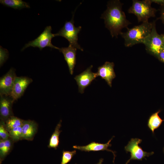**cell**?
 I'll list each match as a JSON object with an SVG mask.
<instances>
[{
    "mask_svg": "<svg viewBox=\"0 0 164 164\" xmlns=\"http://www.w3.org/2000/svg\"><path fill=\"white\" fill-rule=\"evenodd\" d=\"M15 101L10 96L0 95V116L1 120L4 122L14 116L12 106Z\"/></svg>",
    "mask_w": 164,
    "mask_h": 164,
    "instance_id": "11",
    "label": "cell"
},
{
    "mask_svg": "<svg viewBox=\"0 0 164 164\" xmlns=\"http://www.w3.org/2000/svg\"><path fill=\"white\" fill-rule=\"evenodd\" d=\"M163 151L164 153V147L163 148Z\"/></svg>",
    "mask_w": 164,
    "mask_h": 164,
    "instance_id": "31",
    "label": "cell"
},
{
    "mask_svg": "<svg viewBox=\"0 0 164 164\" xmlns=\"http://www.w3.org/2000/svg\"><path fill=\"white\" fill-rule=\"evenodd\" d=\"M5 146L2 160L11 151L14 142L10 138L4 140Z\"/></svg>",
    "mask_w": 164,
    "mask_h": 164,
    "instance_id": "23",
    "label": "cell"
},
{
    "mask_svg": "<svg viewBox=\"0 0 164 164\" xmlns=\"http://www.w3.org/2000/svg\"><path fill=\"white\" fill-rule=\"evenodd\" d=\"M10 138L9 134L5 127V122L0 120V139L6 140Z\"/></svg>",
    "mask_w": 164,
    "mask_h": 164,
    "instance_id": "22",
    "label": "cell"
},
{
    "mask_svg": "<svg viewBox=\"0 0 164 164\" xmlns=\"http://www.w3.org/2000/svg\"><path fill=\"white\" fill-rule=\"evenodd\" d=\"M152 26L153 22L148 21L132 28H127L126 32H121L120 34L124 39L125 46L130 47L137 44L143 43L151 33Z\"/></svg>",
    "mask_w": 164,
    "mask_h": 164,
    "instance_id": "2",
    "label": "cell"
},
{
    "mask_svg": "<svg viewBox=\"0 0 164 164\" xmlns=\"http://www.w3.org/2000/svg\"><path fill=\"white\" fill-rule=\"evenodd\" d=\"M103 160L104 159L103 158H101L99 160L97 164H102Z\"/></svg>",
    "mask_w": 164,
    "mask_h": 164,
    "instance_id": "29",
    "label": "cell"
},
{
    "mask_svg": "<svg viewBox=\"0 0 164 164\" xmlns=\"http://www.w3.org/2000/svg\"><path fill=\"white\" fill-rule=\"evenodd\" d=\"M163 43L162 35L157 32L155 21H154L151 32L145 39L143 43L148 52L158 57L160 53L162 51Z\"/></svg>",
    "mask_w": 164,
    "mask_h": 164,
    "instance_id": "5",
    "label": "cell"
},
{
    "mask_svg": "<svg viewBox=\"0 0 164 164\" xmlns=\"http://www.w3.org/2000/svg\"><path fill=\"white\" fill-rule=\"evenodd\" d=\"M161 111L159 110L152 114L149 117L147 126L153 134L155 130L158 128L161 125L164 120L162 119L159 115Z\"/></svg>",
    "mask_w": 164,
    "mask_h": 164,
    "instance_id": "16",
    "label": "cell"
},
{
    "mask_svg": "<svg viewBox=\"0 0 164 164\" xmlns=\"http://www.w3.org/2000/svg\"></svg>",
    "mask_w": 164,
    "mask_h": 164,
    "instance_id": "32",
    "label": "cell"
},
{
    "mask_svg": "<svg viewBox=\"0 0 164 164\" xmlns=\"http://www.w3.org/2000/svg\"><path fill=\"white\" fill-rule=\"evenodd\" d=\"M15 70L11 68L0 79V95L10 96L16 77Z\"/></svg>",
    "mask_w": 164,
    "mask_h": 164,
    "instance_id": "8",
    "label": "cell"
},
{
    "mask_svg": "<svg viewBox=\"0 0 164 164\" xmlns=\"http://www.w3.org/2000/svg\"><path fill=\"white\" fill-rule=\"evenodd\" d=\"M10 138L14 142L22 140V126L15 128L9 132Z\"/></svg>",
    "mask_w": 164,
    "mask_h": 164,
    "instance_id": "20",
    "label": "cell"
},
{
    "mask_svg": "<svg viewBox=\"0 0 164 164\" xmlns=\"http://www.w3.org/2000/svg\"><path fill=\"white\" fill-rule=\"evenodd\" d=\"M123 5L119 0L110 1L108 2L107 9L101 15V18L104 20L105 26L112 37L117 38L122 29L128 28L131 24L122 10Z\"/></svg>",
    "mask_w": 164,
    "mask_h": 164,
    "instance_id": "1",
    "label": "cell"
},
{
    "mask_svg": "<svg viewBox=\"0 0 164 164\" xmlns=\"http://www.w3.org/2000/svg\"><path fill=\"white\" fill-rule=\"evenodd\" d=\"M75 150L72 151H63L60 164H67L69 162L76 154Z\"/></svg>",
    "mask_w": 164,
    "mask_h": 164,
    "instance_id": "21",
    "label": "cell"
},
{
    "mask_svg": "<svg viewBox=\"0 0 164 164\" xmlns=\"http://www.w3.org/2000/svg\"><path fill=\"white\" fill-rule=\"evenodd\" d=\"M93 65L90 66L85 71L74 77L78 87L79 92L82 94L85 88L90 85L92 81L97 77V73L91 71Z\"/></svg>",
    "mask_w": 164,
    "mask_h": 164,
    "instance_id": "9",
    "label": "cell"
},
{
    "mask_svg": "<svg viewBox=\"0 0 164 164\" xmlns=\"http://www.w3.org/2000/svg\"><path fill=\"white\" fill-rule=\"evenodd\" d=\"M160 11L161 16L160 19L164 23V5L161 6Z\"/></svg>",
    "mask_w": 164,
    "mask_h": 164,
    "instance_id": "26",
    "label": "cell"
},
{
    "mask_svg": "<svg viewBox=\"0 0 164 164\" xmlns=\"http://www.w3.org/2000/svg\"><path fill=\"white\" fill-rule=\"evenodd\" d=\"M158 58L161 61L164 63V52L162 51L159 54Z\"/></svg>",
    "mask_w": 164,
    "mask_h": 164,
    "instance_id": "28",
    "label": "cell"
},
{
    "mask_svg": "<svg viewBox=\"0 0 164 164\" xmlns=\"http://www.w3.org/2000/svg\"><path fill=\"white\" fill-rule=\"evenodd\" d=\"M52 27L50 26H47L43 31L34 40L26 44L22 49L23 50L30 46L38 47L40 50L46 47L59 50V48L53 45L51 43L52 39L55 36V34L51 32Z\"/></svg>",
    "mask_w": 164,
    "mask_h": 164,
    "instance_id": "6",
    "label": "cell"
},
{
    "mask_svg": "<svg viewBox=\"0 0 164 164\" xmlns=\"http://www.w3.org/2000/svg\"><path fill=\"white\" fill-rule=\"evenodd\" d=\"M23 121L14 116H12L5 122V128L9 132L15 128L22 126Z\"/></svg>",
    "mask_w": 164,
    "mask_h": 164,
    "instance_id": "19",
    "label": "cell"
},
{
    "mask_svg": "<svg viewBox=\"0 0 164 164\" xmlns=\"http://www.w3.org/2000/svg\"><path fill=\"white\" fill-rule=\"evenodd\" d=\"M62 120H61L57 125L54 132L51 135L49 140L48 146L49 148H53L56 149L58 147L59 143V137L62 132L60 130L61 126Z\"/></svg>",
    "mask_w": 164,
    "mask_h": 164,
    "instance_id": "17",
    "label": "cell"
},
{
    "mask_svg": "<svg viewBox=\"0 0 164 164\" xmlns=\"http://www.w3.org/2000/svg\"><path fill=\"white\" fill-rule=\"evenodd\" d=\"M81 29V26L76 27L74 25L73 14L71 20L66 21L63 26L55 35L65 38L68 40L70 45L83 51V49L77 42L78 35Z\"/></svg>",
    "mask_w": 164,
    "mask_h": 164,
    "instance_id": "4",
    "label": "cell"
},
{
    "mask_svg": "<svg viewBox=\"0 0 164 164\" xmlns=\"http://www.w3.org/2000/svg\"><path fill=\"white\" fill-rule=\"evenodd\" d=\"M114 137V136H113L107 143L105 144H101L93 142L85 146L74 145L73 148L75 149L85 152L105 150L112 152L114 155V157H115L114 152L108 149V147L111 146V144L110 143Z\"/></svg>",
    "mask_w": 164,
    "mask_h": 164,
    "instance_id": "14",
    "label": "cell"
},
{
    "mask_svg": "<svg viewBox=\"0 0 164 164\" xmlns=\"http://www.w3.org/2000/svg\"><path fill=\"white\" fill-rule=\"evenodd\" d=\"M151 2H154L158 4H159L161 6L164 5V0H151Z\"/></svg>",
    "mask_w": 164,
    "mask_h": 164,
    "instance_id": "27",
    "label": "cell"
},
{
    "mask_svg": "<svg viewBox=\"0 0 164 164\" xmlns=\"http://www.w3.org/2000/svg\"><path fill=\"white\" fill-rule=\"evenodd\" d=\"M114 64L113 62H106L104 64L97 68V76L104 79L110 87L112 86V80L116 75L114 70Z\"/></svg>",
    "mask_w": 164,
    "mask_h": 164,
    "instance_id": "12",
    "label": "cell"
},
{
    "mask_svg": "<svg viewBox=\"0 0 164 164\" xmlns=\"http://www.w3.org/2000/svg\"><path fill=\"white\" fill-rule=\"evenodd\" d=\"M151 0H132V5L128 12L134 14L137 17L138 22L148 21L149 19L155 16L156 9L151 6Z\"/></svg>",
    "mask_w": 164,
    "mask_h": 164,
    "instance_id": "3",
    "label": "cell"
},
{
    "mask_svg": "<svg viewBox=\"0 0 164 164\" xmlns=\"http://www.w3.org/2000/svg\"><path fill=\"white\" fill-rule=\"evenodd\" d=\"M77 49L70 45L68 47L59 48V50L63 54L67 64L69 72L72 75L76 63V55Z\"/></svg>",
    "mask_w": 164,
    "mask_h": 164,
    "instance_id": "13",
    "label": "cell"
},
{
    "mask_svg": "<svg viewBox=\"0 0 164 164\" xmlns=\"http://www.w3.org/2000/svg\"><path fill=\"white\" fill-rule=\"evenodd\" d=\"M22 128V140L32 141L37 132L38 125L34 121L24 120Z\"/></svg>",
    "mask_w": 164,
    "mask_h": 164,
    "instance_id": "15",
    "label": "cell"
},
{
    "mask_svg": "<svg viewBox=\"0 0 164 164\" xmlns=\"http://www.w3.org/2000/svg\"><path fill=\"white\" fill-rule=\"evenodd\" d=\"M162 36H163V50L162 51L164 52V34L163 35H162Z\"/></svg>",
    "mask_w": 164,
    "mask_h": 164,
    "instance_id": "30",
    "label": "cell"
},
{
    "mask_svg": "<svg viewBox=\"0 0 164 164\" xmlns=\"http://www.w3.org/2000/svg\"><path fill=\"white\" fill-rule=\"evenodd\" d=\"M32 81V79L26 77H16L10 95L15 101L23 94L28 85Z\"/></svg>",
    "mask_w": 164,
    "mask_h": 164,
    "instance_id": "10",
    "label": "cell"
},
{
    "mask_svg": "<svg viewBox=\"0 0 164 164\" xmlns=\"http://www.w3.org/2000/svg\"><path fill=\"white\" fill-rule=\"evenodd\" d=\"M5 146L4 140H0V160L1 163L2 160V157L3 155Z\"/></svg>",
    "mask_w": 164,
    "mask_h": 164,
    "instance_id": "25",
    "label": "cell"
},
{
    "mask_svg": "<svg viewBox=\"0 0 164 164\" xmlns=\"http://www.w3.org/2000/svg\"><path fill=\"white\" fill-rule=\"evenodd\" d=\"M9 52L7 49L3 48L1 46L0 48V65L2 66L7 59Z\"/></svg>",
    "mask_w": 164,
    "mask_h": 164,
    "instance_id": "24",
    "label": "cell"
},
{
    "mask_svg": "<svg viewBox=\"0 0 164 164\" xmlns=\"http://www.w3.org/2000/svg\"><path fill=\"white\" fill-rule=\"evenodd\" d=\"M0 3L5 6L15 9H21L30 8L28 3L22 0H1Z\"/></svg>",
    "mask_w": 164,
    "mask_h": 164,
    "instance_id": "18",
    "label": "cell"
},
{
    "mask_svg": "<svg viewBox=\"0 0 164 164\" xmlns=\"http://www.w3.org/2000/svg\"><path fill=\"white\" fill-rule=\"evenodd\" d=\"M142 140L138 138H132L128 142L127 145L125 146V149L126 152H130L131 154L130 158L125 164H128L131 160H142L143 159H146L145 157H148L154 154L153 152H148L144 151L139 144L141 143Z\"/></svg>",
    "mask_w": 164,
    "mask_h": 164,
    "instance_id": "7",
    "label": "cell"
}]
</instances>
